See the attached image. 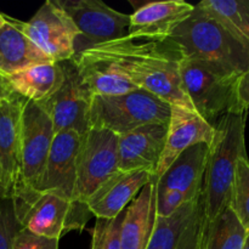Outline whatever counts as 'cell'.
Returning a JSON list of instances; mask_svg holds the SVG:
<instances>
[{"label": "cell", "instance_id": "obj_30", "mask_svg": "<svg viewBox=\"0 0 249 249\" xmlns=\"http://www.w3.org/2000/svg\"><path fill=\"white\" fill-rule=\"evenodd\" d=\"M12 249H58V240L38 236L22 229L15 238Z\"/></svg>", "mask_w": 249, "mask_h": 249}, {"label": "cell", "instance_id": "obj_11", "mask_svg": "<svg viewBox=\"0 0 249 249\" xmlns=\"http://www.w3.org/2000/svg\"><path fill=\"white\" fill-rule=\"evenodd\" d=\"M65 82L48 101L38 104L53 122V133L75 131L84 135L89 130V113L92 96L80 84L72 61H65Z\"/></svg>", "mask_w": 249, "mask_h": 249}, {"label": "cell", "instance_id": "obj_15", "mask_svg": "<svg viewBox=\"0 0 249 249\" xmlns=\"http://www.w3.org/2000/svg\"><path fill=\"white\" fill-rule=\"evenodd\" d=\"M215 138V126L202 118L194 109L181 106L170 107L167 138L153 179L158 180L163 173L184 151L197 143L211 146Z\"/></svg>", "mask_w": 249, "mask_h": 249}, {"label": "cell", "instance_id": "obj_12", "mask_svg": "<svg viewBox=\"0 0 249 249\" xmlns=\"http://www.w3.org/2000/svg\"><path fill=\"white\" fill-rule=\"evenodd\" d=\"M24 99L0 100V197L14 199L21 175L22 111Z\"/></svg>", "mask_w": 249, "mask_h": 249}, {"label": "cell", "instance_id": "obj_23", "mask_svg": "<svg viewBox=\"0 0 249 249\" xmlns=\"http://www.w3.org/2000/svg\"><path fill=\"white\" fill-rule=\"evenodd\" d=\"M196 201L189 202L177 213L168 218L156 216L152 235L146 249H178L190 219L192 218Z\"/></svg>", "mask_w": 249, "mask_h": 249}, {"label": "cell", "instance_id": "obj_28", "mask_svg": "<svg viewBox=\"0 0 249 249\" xmlns=\"http://www.w3.org/2000/svg\"><path fill=\"white\" fill-rule=\"evenodd\" d=\"M21 230L14 199L0 197V249H12L15 238Z\"/></svg>", "mask_w": 249, "mask_h": 249}, {"label": "cell", "instance_id": "obj_33", "mask_svg": "<svg viewBox=\"0 0 249 249\" xmlns=\"http://www.w3.org/2000/svg\"><path fill=\"white\" fill-rule=\"evenodd\" d=\"M5 22H6V15H4V14H1V12H0V28L4 26Z\"/></svg>", "mask_w": 249, "mask_h": 249}, {"label": "cell", "instance_id": "obj_27", "mask_svg": "<svg viewBox=\"0 0 249 249\" xmlns=\"http://www.w3.org/2000/svg\"><path fill=\"white\" fill-rule=\"evenodd\" d=\"M124 211L118 216L109 220L96 219L95 228L92 229L91 249H122L121 226Z\"/></svg>", "mask_w": 249, "mask_h": 249}, {"label": "cell", "instance_id": "obj_13", "mask_svg": "<svg viewBox=\"0 0 249 249\" xmlns=\"http://www.w3.org/2000/svg\"><path fill=\"white\" fill-rule=\"evenodd\" d=\"M71 61L80 84L91 96H114L139 89L97 45L79 51Z\"/></svg>", "mask_w": 249, "mask_h": 249}, {"label": "cell", "instance_id": "obj_21", "mask_svg": "<svg viewBox=\"0 0 249 249\" xmlns=\"http://www.w3.org/2000/svg\"><path fill=\"white\" fill-rule=\"evenodd\" d=\"M156 181L148 182L124 211L122 249H146L156 221Z\"/></svg>", "mask_w": 249, "mask_h": 249}, {"label": "cell", "instance_id": "obj_16", "mask_svg": "<svg viewBox=\"0 0 249 249\" xmlns=\"http://www.w3.org/2000/svg\"><path fill=\"white\" fill-rule=\"evenodd\" d=\"M194 10L195 5L184 0L147 2L129 15L128 36L139 40L164 41Z\"/></svg>", "mask_w": 249, "mask_h": 249}, {"label": "cell", "instance_id": "obj_10", "mask_svg": "<svg viewBox=\"0 0 249 249\" xmlns=\"http://www.w3.org/2000/svg\"><path fill=\"white\" fill-rule=\"evenodd\" d=\"M85 38L88 48L128 36L129 15L112 9L101 0H56ZM78 38V39H79Z\"/></svg>", "mask_w": 249, "mask_h": 249}, {"label": "cell", "instance_id": "obj_22", "mask_svg": "<svg viewBox=\"0 0 249 249\" xmlns=\"http://www.w3.org/2000/svg\"><path fill=\"white\" fill-rule=\"evenodd\" d=\"M14 94L34 104H43L60 90L65 82L61 63H40L6 77Z\"/></svg>", "mask_w": 249, "mask_h": 249}, {"label": "cell", "instance_id": "obj_34", "mask_svg": "<svg viewBox=\"0 0 249 249\" xmlns=\"http://www.w3.org/2000/svg\"><path fill=\"white\" fill-rule=\"evenodd\" d=\"M242 249H249V233L247 235V237H246L245 245H243V248Z\"/></svg>", "mask_w": 249, "mask_h": 249}, {"label": "cell", "instance_id": "obj_29", "mask_svg": "<svg viewBox=\"0 0 249 249\" xmlns=\"http://www.w3.org/2000/svg\"><path fill=\"white\" fill-rule=\"evenodd\" d=\"M192 201H196V199H190L186 195L177 191V190L157 189L156 187V216H158V218L172 216L181 207H184L185 204Z\"/></svg>", "mask_w": 249, "mask_h": 249}, {"label": "cell", "instance_id": "obj_19", "mask_svg": "<svg viewBox=\"0 0 249 249\" xmlns=\"http://www.w3.org/2000/svg\"><path fill=\"white\" fill-rule=\"evenodd\" d=\"M40 63L51 61L27 36L24 22L6 16V22L0 28V73L9 77Z\"/></svg>", "mask_w": 249, "mask_h": 249}, {"label": "cell", "instance_id": "obj_14", "mask_svg": "<svg viewBox=\"0 0 249 249\" xmlns=\"http://www.w3.org/2000/svg\"><path fill=\"white\" fill-rule=\"evenodd\" d=\"M80 140L82 135L75 131L55 134L36 194H51L73 201Z\"/></svg>", "mask_w": 249, "mask_h": 249}, {"label": "cell", "instance_id": "obj_9", "mask_svg": "<svg viewBox=\"0 0 249 249\" xmlns=\"http://www.w3.org/2000/svg\"><path fill=\"white\" fill-rule=\"evenodd\" d=\"M24 32L51 62H65L75 55L79 31L56 0L44 2L36 14L24 22Z\"/></svg>", "mask_w": 249, "mask_h": 249}, {"label": "cell", "instance_id": "obj_24", "mask_svg": "<svg viewBox=\"0 0 249 249\" xmlns=\"http://www.w3.org/2000/svg\"><path fill=\"white\" fill-rule=\"evenodd\" d=\"M247 231L230 208L215 219L201 249H242Z\"/></svg>", "mask_w": 249, "mask_h": 249}, {"label": "cell", "instance_id": "obj_7", "mask_svg": "<svg viewBox=\"0 0 249 249\" xmlns=\"http://www.w3.org/2000/svg\"><path fill=\"white\" fill-rule=\"evenodd\" d=\"M15 208L22 229L58 241L70 231H82L92 218L87 203L51 194H36L26 202H15Z\"/></svg>", "mask_w": 249, "mask_h": 249}, {"label": "cell", "instance_id": "obj_20", "mask_svg": "<svg viewBox=\"0 0 249 249\" xmlns=\"http://www.w3.org/2000/svg\"><path fill=\"white\" fill-rule=\"evenodd\" d=\"M209 146L197 143L181 153L156 181L157 189L177 190L190 199H198L204 170L208 160Z\"/></svg>", "mask_w": 249, "mask_h": 249}, {"label": "cell", "instance_id": "obj_5", "mask_svg": "<svg viewBox=\"0 0 249 249\" xmlns=\"http://www.w3.org/2000/svg\"><path fill=\"white\" fill-rule=\"evenodd\" d=\"M170 105L142 89L114 96H92L89 129L121 136L146 124H168Z\"/></svg>", "mask_w": 249, "mask_h": 249}, {"label": "cell", "instance_id": "obj_1", "mask_svg": "<svg viewBox=\"0 0 249 249\" xmlns=\"http://www.w3.org/2000/svg\"><path fill=\"white\" fill-rule=\"evenodd\" d=\"M246 118V111L230 112L214 124L215 138L209 146L201 192L178 249H201L212 224L229 208L236 163L247 157Z\"/></svg>", "mask_w": 249, "mask_h": 249}, {"label": "cell", "instance_id": "obj_31", "mask_svg": "<svg viewBox=\"0 0 249 249\" xmlns=\"http://www.w3.org/2000/svg\"><path fill=\"white\" fill-rule=\"evenodd\" d=\"M237 101L241 109L249 111V70L241 74L237 80Z\"/></svg>", "mask_w": 249, "mask_h": 249}, {"label": "cell", "instance_id": "obj_3", "mask_svg": "<svg viewBox=\"0 0 249 249\" xmlns=\"http://www.w3.org/2000/svg\"><path fill=\"white\" fill-rule=\"evenodd\" d=\"M167 40L181 57L213 63L237 75L249 70L248 41L197 5Z\"/></svg>", "mask_w": 249, "mask_h": 249}, {"label": "cell", "instance_id": "obj_8", "mask_svg": "<svg viewBox=\"0 0 249 249\" xmlns=\"http://www.w3.org/2000/svg\"><path fill=\"white\" fill-rule=\"evenodd\" d=\"M118 170V135L90 128L80 140L73 201L87 203L97 187Z\"/></svg>", "mask_w": 249, "mask_h": 249}, {"label": "cell", "instance_id": "obj_17", "mask_svg": "<svg viewBox=\"0 0 249 249\" xmlns=\"http://www.w3.org/2000/svg\"><path fill=\"white\" fill-rule=\"evenodd\" d=\"M152 179L153 174L147 170H117L90 196L87 201L88 208L96 219H114Z\"/></svg>", "mask_w": 249, "mask_h": 249}, {"label": "cell", "instance_id": "obj_2", "mask_svg": "<svg viewBox=\"0 0 249 249\" xmlns=\"http://www.w3.org/2000/svg\"><path fill=\"white\" fill-rule=\"evenodd\" d=\"M97 46L116 61L122 72L139 89L170 106L194 109L180 77L181 56L168 40H139L126 36Z\"/></svg>", "mask_w": 249, "mask_h": 249}, {"label": "cell", "instance_id": "obj_32", "mask_svg": "<svg viewBox=\"0 0 249 249\" xmlns=\"http://www.w3.org/2000/svg\"><path fill=\"white\" fill-rule=\"evenodd\" d=\"M14 95L16 94H14V91H12L6 77H4V75L0 73V100L7 99V97H11L14 96Z\"/></svg>", "mask_w": 249, "mask_h": 249}, {"label": "cell", "instance_id": "obj_6", "mask_svg": "<svg viewBox=\"0 0 249 249\" xmlns=\"http://www.w3.org/2000/svg\"><path fill=\"white\" fill-rule=\"evenodd\" d=\"M21 136V175L14 197L16 203L28 201L36 195L55 136L50 117L38 104L27 100L22 111Z\"/></svg>", "mask_w": 249, "mask_h": 249}, {"label": "cell", "instance_id": "obj_25", "mask_svg": "<svg viewBox=\"0 0 249 249\" xmlns=\"http://www.w3.org/2000/svg\"><path fill=\"white\" fill-rule=\"evenodd\" d=\"M197 6L218 17L249 43V0H203Z\"/></svg>", "mask_w": 249, "mask_h": 249}, {"label": "cell", "instance_id": "obj_4", "mask_svg": "<svg viewBox=\"0 0 249 249\" xmlns=\"http://www.w3.org/2000/svg\"><path fill=\"white\" fill-rule=\"evenodd\" d=\"M179 70L192 107L212 125L230 112L243 111L237 101L240 75L213 63L187 57L180 58Z\"/></svg>", "mask_w": 249, "mask_h": 249}, {"label": "cell", "instance_id": "obj_26", "mask_svg": "<svg viewBox=\"0 0 249 249\" xmlns=\"http://www.w3.org/2000/svg\"><path fill=\"white\" fill-rule=\"evenodd\" d=\"M229 208L235 213L240 223L249 233V160L241 157L236 163L235 178L231 190Z\"/></svg>", "mask_w": 249, "mask_h": 249}, {"label": "cell", "instance_id": "obj_18", "mask_svg": "<svg viewBox=\"0 0 249 249\" xmlns=\"http://www.w3.org/2000/svg\"><path fill=\"white\" fill-rule=\"evenodd\" d=\"M168 124H146L118 136V170L155 174L167 138Z\"/></svg>", "mask_w": 249, "mask_h": 249}]
</instances>
